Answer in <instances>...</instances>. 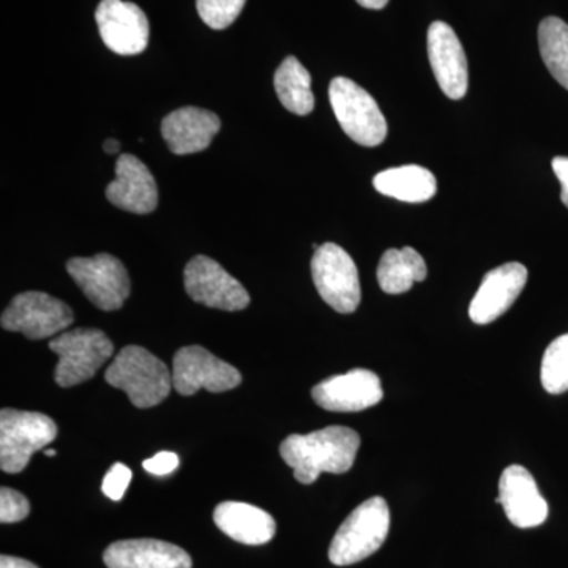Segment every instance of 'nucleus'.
I'll use <instances>...</instances> for the list:
<instances>
[{"instance_id":"1","label":"nucleus","mask_w":568,"mask_h":568,"mask_svg":"<svg viewBox=\"0 0 568 568\" xmlns=\"http://www.w3.org/2000/svg\"><path fill=\"white\" fill-rule=\"evenodd\" d=\"M361 436L346 426H327L310 435H291L283 440L280 454L293 467L295 480L315 484L323 473L345 474L354 466Z\"/></svg>"},{"instance_id":"2","label":"nucleus","mask_w":568,"mask_h":568,"mask_svg":"<svg viewBox=\"0 0 568 568\" xmlns=\"http://www.w3.org/2000/svg\"><path fill=\"white\" fill-rule=\"evenodd\" d=\"M104 379L129 395L133 406L149 409L171 394L173 376L164 362L141 346H125L108 366Z\"/></svg>"},{"instance_id":"3","label":"nucleus","mask_w":568,"mask_h":568,"mask_svg":"<svg viewBox=\"0 0 568 568\" xmlns=\"http://www.w3.org/2000/svg\"><path fill=\"white\" fill-rule=\"evenodd\" d=\"M390 529V510L384 497L376 496L361 504L336 530L328 559L334 566L361 562L383 547Z\"/></svg>"},{"instance_id":"4","label":"nucleus","mask_w":568,"mask_h":568,"mask_svg":"<svg viewBox=\"0 0 568 568\" xmlns=\"http://www.w3.org/2000/svg\"><path fill=\"white\" fill-rule=\"evenodd\" d=\"M50 349L59 357L55 383L65 388L92 379L114 354L111 339L99 328L63 332L51 339Z\"/></svg>"},{"instance_id":"5","label":"nucleus","mask_w":568,"mask_h":568,"mask_svg":"<svg viewBox=\"0 0 568 568\" xmlns=\"http://www.w3.org/2000/svg\"><path fill=\"white\" fill-rule=\"evenodd\" d=\"M332 110L343 132L365 148L386 141L388 126L376 100L349 78L338 77L328 88Z\"/></svg>"},{"instance_id":"6","label":"nucleus","mask_w":568,"mask_h":568,"mask_svg":"<svg viewBox=\"0 0 568 568\" xmlns=\"http://www.w3.org/2000/svg\"><path fill=\"white\" fill-rule=\"evenodd\" d=\"M58 437V425L40 413L2 409L0 413V467L18 474L28 467L32 455Z\"/></svg>"},{"instance_id":"7","label":"nucleus","mask_w":568,"mask_h":568,"mask_svg":"<svg viewBox=\"0 0 568 568\" xmlns=\"http://www.w3.org/2000/svg\"><path fill=\"white\" fill-rule=\"evenodd\" d=\"M313 282L321 298L342 315H351L362 301L357 265L342 246L327 242L312 260Z\"/></svg>"},{"instance_id":"8","label":"nucleus","mask_w":568,"mask_h":568,"mask_svg":"<svg viewBox=\"0 0 568 568\" xmlns=\"http://www.w3.org/2000/svg\"><path fill=\"white\" fill-rule=\"evenodd\" d=\"M67 272L91 304L103 312L121 310L132 291L125 265L112 254L73 257L67 263Z\"/></svg>"},{"instance_id":"9","label":"nucleus","mask_w":568,"mask_h":568,"mask_svg":"<svg viewBox=\"0 0 568 568\" xmlns=\"http://www.w3.org/2000/svg\"><path fill=\"white\" fill-rule=\"evenodd\" d=\"M73 321V312L65 302L39 291H28L11 301L0 324L6 331L20 332L26 338L44 339L65 331Z\"/></svg>"},{"instance_id":"10","label":"nucleus","mask_w":568,"mask_h":568,"mask_svg":"<svg viewBox=\"0 0 568 568\" xmlns=\"http://www.w3.org/2000/svg\"><path fill=\"white\" fill-rule=\"evenodd\" d=\"M242 375L233 365L201 346L179 349L173 361V387L179 395L192 396L201 388L212 394L241 386Z\"/></svg>"},{"instance_id":"11","label":"nucleus","mask_w":568,"mask_h":568,"mask_svg":"<svg viewBox=\"0 0 568 568\" xmlns=\"http://www.w3.org/2000/svg\"><path fill=\"white\" fill-rule=\"evenodd\" d=\"M183 283L190 297L197 304L223 312H241L250 305V295L242 283L213 261L212 257L194 256L183 272Z\"/></svg>"},{"instance_id":"12","label":"nucleus","mask_w":568,"mask_h":568,"mask_svg":"<svg viewBox=\"0 0 568 568\" xmlns=\"http://www.w3.org/2000/svg\"><path fill=\"white\" fill-rule=\"evenodd\" d=\"M95 21L103 43L115 54L136 55L148 48L149 20L136 3L102 0Z\"/></svg>"},{"instance_id":"13","label":"nucleus","mask_w":568,"mask_h":568,"mask_svg":"<svg viewBox=\"0 0 568 568\" xmlns=\"http://www.w3.org/2000/svg\"><path fill=\"white\" fill-rule=\"evenodd\" d=\"M312 396L317 406L331 413H361L376 406L383 399L384 390L376 373L355 368L317 384Z\"/></svg>"},{"instance_id":"14","label":"nucleus","mask_w":568,"mask_h":568,"mask_svg":"<svg viewBox=\"0 0 568 568\" xmlns=\"http://www.w3.org/2000/svg\"><path fill=\"white\" fill-rule=\"evenodd\" d=\"M528 283V268L519 263H507L484 276L476 297L469 306L473 323L487 325L506 315Z\"/></svg>"},{"instance_id":"15","label":"nucleus","mask_w":568,"mask_h":568,"mask_svg":"<svg viewBox=\"0 0 568 568\" xmlns=\"http://www.w3.org/2000/svg\"><path fill=\"white\" fill-rule=\"evenodd\" d=\"M428 58L439 88L450 100H462L469 85L466 52L450 26L435 21L428 29Z\"/></svg>"},{"instance_id":"16","label":"nucleus","mask_w":568,"mask_h":568,"mask_svg":"<svg viewBox=\"0 0 568 568\" xmlns=\"http://www.w3.org/2000/svg\"><path fill=\"white\" fill-rule=\"evenodd\" d=\"M496 503L504 507L508 521L519 529L537 528L547 521V500L538 491L536 480L526 467H506L499 478Z\"/></svg>"},{"instance_id":"17","label":"nucleus","mask_w":568,"mask_h":568,"mask_svg":"<svg viewBox=\"0 0 568 568\" xmlns=\"http://www.w3.org/2000/svg\"><path fill=\"white\" fill-rule=\"evenodd\" d=\"M106 197L122 211L148 215L159 205V186L140 159L122 153L115 163V179L106 186Z\"/></svg>"},{"instance_id":"18","label":"nucleus","mask_w":568,"mask_h":568,"mask_svg":"<svg viewBox=\"0 0 568 568\" xmlns=\"http://www.w3.org/2000/svg\"><path fill=\"white\" fill-rule=\"evenodd\" d=\"M222 129L215 112L186 106L168 114L162 122L163 140L175 155L205 151Z\"/></svg>"},{"instance_id":"19","label":"nucleus","mask_w":568,"mask_h":568,"mask_svg":"<svg viewBox=\"0 0 568 568\" xmlns=\"http://www.w3.org/2000/svg\"><path fill=\"white\" fill-rule=\"evenodd\" d=\"M108 568H192L189 552L153 538L114 541L104 551Z\"/></svg>"},{"instance_id":"20","label":"nucleus","mask_w":568,"mask_h":568,"mask_svg":"<svg viewBox=\"0 0 568 568\" xmlns=\"http://www.w3.org/2000/svg\"><path fill=\"white\" fill-rule=\"evenodd\" d=\"M216 528L239 544L265 545L275 537L276 525L271 514L263 508L245 503H222L213 510Z\"/></svg>"},{"instance_id":"21","label":"nucleus","mask_w":568,"mask_h":568,"mask_svg":"<svg viewBox=\"0 0 568 568\" xmlns=\"http://www.w3.org/2000/svg\"><path fill=\"white\" fill-rule=\"evenodd\" d=\"M373 185L381 194L403 203H426L437 192V182L432 171L417 164L390 168L375 175Z\"/></svg>"},{"instance_id":"22","label":"nucleus","mask_w":568,"mask_h":568,"mask_svg":"<svg viewBox=\"0 0 568 568\" xmlns=\"http://www.w3.org/2000/svg\"><path fill=\"white\" fill-rule=\"evenodd\" d=\"M426 275L424 257L410 246L387 250L377 265V283L386 294H405L414 284L425 282Z\"/></svg>"},{"instance_id":"23","label":"nucleus","mask_w":568,"mask_h":568,"mask_svg":"<svg viewBox=\"0 0 568 568\" xmlns=\"http://www.w3.org/2000/svg\"><path fill=\"white\" fill-rule=\"evenodd\" d=\"M274 84L276 95L287 111L297 115H308L315 110L312 74L294 55L284 59L275 71Z\"/></svg>"},{"instance_id":"24","label":"nucleus","mask_w":568,"mask_h":568,"mask_svg":"<svg viewBox=\"0 0 568 568\" xmlns=\"http://www.w3.org/2000/svg\"><path fill=\"white\" fill-rule=\"evenodd\" d=\"M541 59L556 81L568 91V24L560 18L548 17L538 26Z\"/></svg>"},{"instance_id":"25","label":"nucleus","mask_w":568,"mask_h":568,"mask_svg":"<svg viewBox=\"0 0 568 568\" xmlns=\"http://www.w3.org/2000/svg\"><path fill=\"white\" fill-rule=\"evenodd\" d=\"M540 375L548 394L559 395L568 390V334L559 336L547 347Z\"/></svg>"},{"instance_id":"26","label":"nucleus","mask_w":568,"mask_h":568,"mask_svg":"<svg viewBox=\"0 0 568 568\" xmlns=\"http://www.w3.org/2000/svg\"><path fill=\"white\" fill-rule=\"evenodd\" d=\"M246 0H196L201 20L215 31L230 28L244 10Z\"/></svg>"},{"instance_id":"27","label":"nucleus","mask_w":568,"mask_h":568,"mask_svg":"<svg viewBox=\"0 0 568 568\" xmlns=\"http://www.w3.org/2000/svg\"><path fill=\"white\" fill-rule=\"evenodd\" d=\"M31 514V504L28 497L14 489L3 487L0 489V521L3 525L20 523Z\"/></svg>"},{"instance_id":"28","label":"nucleus","mask_w":568,"mask_h":568,"mask_svg":"<svg viewBox=\"0 0 568 568\" xmlns=\"http://www.w3.org/2000/svg\"><path fill=\"white\" fill-rule=\"evenodd\" d=\"M132 470L130 467L122 465V463H115L112 465L111 469L108 470L106 476H104L103 480V493L111 500H121L123 495H125L126 488H129L130 481H132Z\"/></svg>"},{"instance_id":"29","label":"nucleus","mask_w":568,"mask_h":568,"mask_svg":"<svg viewBox=\"0 0 568 568\" xmlns=\"http://www.w3.org/2000/svg\"><path fill=\"white\" fill-rule=\"evenodd\" d=\"M144 469L153 476H168L179 467V457L173 452H160L155 457L145 459L142 463Z\"/></svg>"},{"instance_id":"30","label":"nucleus","mask_w":568,"mask_h":568,"mask_svg":"<svg viewBox=\"0 0 568 568\" xmlns=\"http://www.w3.org/2000/svg\"><path fill=\"white\" fill-rule=\"evenodd\" d=\"M552 171L560 182V200L568 209V156H556L552 160Z\"/></svg>"},{"instance_id":"31","label":"nucleus","mask_w":568,"mask_h":568,"mask_svg":"<svg viewBox=\"0 0 568 568\" xmlns=\"http://www.w3.org/2000/svg\"><path fill=\"white\" fill-rule=\"evenodd\" d=\"M0 568H39L36 564L21 558H13V556H2L0 558Z\"/></svg>"},{"instance_id":"32","label":"nucleus","mask_w":568,"mask_h":568,"mask_svg":"<svg viewBox=\"0 0 568 568\" xmlns=\"http://www.w3.org/2000/svg\"><path fill=\"white\" fill-rule=\"evenodd\" d=\"M358 6L368 10H383L387 6L388 0H357Z\"/></svg>"},{"instance_id":"33","label":"nucleus","mask_w":568,"mask_h":568,"mask_svg":"<svg viewBox=\"0 0 568 568\" xmlns=\"http://www.w3.org/2000/svg\"><path fill=\"white\" fill-rule=\"evenodd\" d=\"M103 149L108 155H114V153L121 151V142L114 140V138H108V140L103 142Z\"/></svg>"},{"instance_id":"34","label":"nucleus","mask_w":568,"mask_h":568,"mask_svg":"<svg viewBox=\"0 0 568 568\" xmlns=\"http://www.w3.org/2000/svg\"><path fill=\"white\" fill-rule=\"evenodd\" d=\"M44 454H47L48 457H55V450H52V448H48V450L44 452Z\"/></svg>"}]
</instances>
